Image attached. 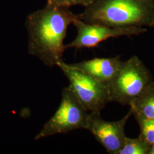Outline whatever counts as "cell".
<instances>
[{
  "label": "cell",
  "mask_w": 154,
  "mask_h": 154,
  "mask_svg": "<svg viewBox=\"0 0 154 154\" xmlns=\"http://www.w3.org/2000/svg\"><path fill=\"white\" fill-rule=\"evenodd\" d=\"M153 82L149 69L137 56L122 61L111 81L107 83L110 102L130 106Z\"/></svg>",
  "instance_id": "cell-3"
},
{
  "label": "cell",
  "mask_w": 154,
  "mask_h": 154,
  "mask_svg": "<svg viewBox=\"0 0 154 154\" xmlns=\"http://www.w3.org/2000/svg\"><path fill=\"white\" fill-rule=\"evenodd\" d=\"M132 115L131 110L122 119L116 121H106L100 115L90 114L87 130L108 153L117 154L125 142V126L129 117Z\"/></svg>",
  "instance_id": "cell-7"
},
{
  "label": "cell",
  "mask_w": 154,
  "mask_h": 154,
  "mask_svg": "<svg viewBox=\"0 0 154 154\" xmlns=\"http://www.w3.org/2000/svg\"><path fill=\"white\" fill-rule=\"evenodd\" d=\"M79 17L69 8L49 4L30 14L25 23L29 54L37 57L46 66H57L66 49L63 42L68 27Z\"/></svg>",
  "instance_id": "cell-1"
},
{
  "label": "cell",
  "mask_w": 154,
  "mask_h": 154,
  "mask_svg": "<svg viewBox=\"0 0 154 154\" xmlns=\"http://www.w3.org/2000/svg\"><path fill=\"white\" fill-rule=\"evenodd\" d=\"M148 154H154V144L149 146Z\"/></svg>",
  "instance_id": "cell-13"
},
{
  "label": "cell",
  "mask_w": 154,
  "mask_h": 154,
  "mask_svg": "<svg viewBox=\"0 0 154 154\" xmlns=\"http://www.w3.org/2000/svg\"><path fill=\"white\" fill-rule=\"evenodd\" d=\"M58 109L35 137V140L88 128L90 114L79 102L69 87L63 89Z\"/></svg>",
  "instance_id": "cell-5"
},
{
  "label": "cell",
  "mask_w": 154,
  "mask_h": 154,
  "mask_svg": "<svg viewBox=\"0 0 154 154\" xmlns=\"http://www.w3.org/2000/svg\"><path fill=\"white\" fill-rule=\"evenodd\" d=\"M149 145L139 137H126L123 144L117 154H148Z\"/></svg>",
  "instance_id": "cell-10"
},
{
  "label": "cell",
  "mask_w": 154,
  "mask_h": 154,
  "mask_svg": "<svg viewBox=\"0 0 154 154\" xmlns=\"http://www.w3.org/2000/svg\"><path fill=\"white\" fill-rule=\"evenodd\" d=\"M134 116L139 126V137L149 146L154 144V120L141 116Z\"/></svg>",
  "instance_id": "cell-11"
},
{
  "label": "cell",
  "mask_w": 154,
  "mask_h": 154,
  "mask_svg": "<svg viewBox=\"0 0 154 154\" xmlns=\"http://www.w3.org/2000/svg\"><path fill=\"white\" fill-rule=\"evenodd\" d=\"M80 18L112 28L154 26V0H94Z\"/></svg>",
  "instance_id": "cell-2"
},
{
  "label": "cell",
  "mask_w": 154,
  "mask_h": 154,
  "mask_svg": "<svg viewBox=\"0 0 154 154\" xmlns=\"http://www.w3.org/2000/svg\"><path fill=\"white\" fill-rule=\"evenodd\" d=\"M133 116L154 120V82L130 105Z\"/></svg>",
  "instance_id": "cell-9"
},
{
  "label": "cell",
  "mask_w": 154,
  "mask_h": 154,
  "mask_svg": "<svg viewBox=\"0 0 154 154\" xmlns=\"http://www.w3.org/2000/svg\"><path fill=\"white\" fill-rule=\"evenodd\" d=\"M72 24L77 28V37L72 42L65 45L66 49L93 48L107 39L125 35H137L147 31L143 27L112 28L98 23H88L83 21L79 17Z\"/></svg>",
  "instance_id": "cell-6"
},
{
  "label": "cell",
  "mask_w": 154,
  "mask_h": 154,
  "mask_svg": "<svg viewBox=\"0 0 154 154\" xmlns=\"http://www.w3.org/2000/svg\"><path fill=\"white\" fill-rule=\"evenodd\" d=\"M94 0H47V4L53 5L69 8L75 5L86 7L91 4Z\"/></svg>",
  "instance_id": "cell-12"
},
{
  "label": "cell",
  "mask_w": 154,
  "mask_h": 154,
  "mask_svg": "<svg viewBox=\"0 0 154 154\" xmlns=\"http://www.w3.org/2000/svg\"><path fill=\"white\" fill-rule=\"evenodd\" d=\"M122 62L120 56H116L111 58H94L67 65L100 82L109 83L116 75Z\"/></svg>",
  "instance_id": "cell-8"
},
{
  "label": "cell",
  "mask_w": 154,
  "mask_h": 154,
  "mask_svg": "<svg viewBox=\"0 0 154 154\" xmlns=\"http://www.w3.org/2000/svg\"><path fill=\"white\" fill-rule=\"evenodd\" d=\"M58 66L69 80V88L83 107L91 114L100 115L110 102L107 83L102 82L87 74L72 68L63 61Z\"/></svg>",
  "instance_id": "cell-4"
}]
</instances>
